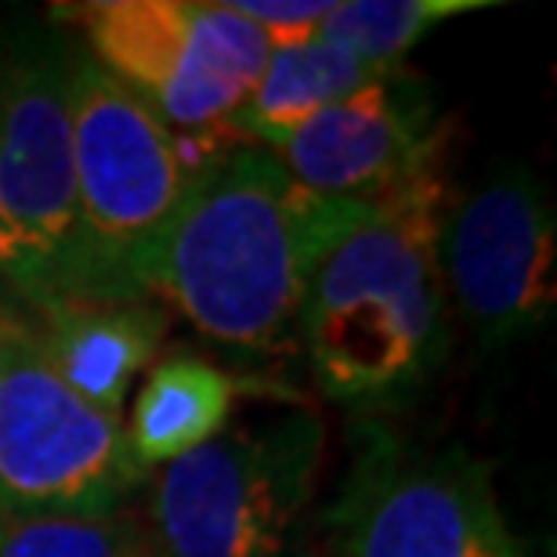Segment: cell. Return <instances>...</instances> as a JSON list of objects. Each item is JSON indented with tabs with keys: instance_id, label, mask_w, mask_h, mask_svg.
Listing matches in <instances>:
<instances>
[{
	"instance_id": "1",
	"label": "cell",
	"mask_w": 557,
	"mask_h": 557,
	"mask_svg": "<svg viewBox=\"0 0 557 557\" xmlns=\"http://www.w3.org/2000/svg\"><path fill=\"white\" fill-rule=\"evenodd\" d=\"M445 160L376 203H337L300 289L294 337L319 392L359 417L417 398L445 359L438 264Z\"/></svg>"
},
{
	"instance_id": "2",
	"label": "cell",
	"mask_w": 557,
	"mask_h": 557,
	"mask_svg": "<svg viewBox=\"0 0 557 557\" xmlns=\"http://www.w3.org/2000/svg\"><path fill=\"white\" fill-rule=\"evenodd\" d=\"M337 199H319L269 149L236 141L193 177L156 250L149 294L236 351L294 341L305 275Z\"/></svg>"
},
{
	"instance_id": "3",
	"label": "cell",
	"mask_w": 557,
	"mask_h": 557,
	"mask_svg": "<svg viewBox=\"0 0 557 557\" xmlns=\"http://www.w3.org/2000/svg\"><path fill=\"white\" fill-rule=\"evenodd\" d=\"M73 163L81 243L65 305L152 300L166 225L203 166L236 135H177L87 51H73Z\"/></svg>"
},
{
	"instance_id": "4",
	"label": "cell",
	"mask_w": 557,
	"mask_h": 557,
	"mask_svg": "<svg viewBox=\"0 0 557 557\" xmlns=\"http://www.w3.org/2000/svg\"><path fill=\"white\" fill-rule=\"evenodd\" d=\"M326 428L315 413H278L214 434L163 463L149 532L160 557H289L315 496Z\"/></svg>"
},
{
	"instance_id": "5",
	"label": "cell",
	"mask_w": 557,
	"mask_h": 557,
	"mask_svg": "<svg viewBox=\"0 0 557 557\" xmlns=\"http://www.w3.org/2000/svg\"><path fill=\"white\" fill-rule=\"evenodd\" d=\"M145 478L124 423L65 387L37 333L0 319V518L116 515Z\"/></svg>"
},
{
	"instance_id": "6",
	"label": "cell",
	"mask_w": 557,
	"mask_h": 557,
	"mask_svg": "<svg viewBox=\"0 0 557 557\" xmlns=\"http://www.w3.org/2000/svg\"><path fill=\"white\" fill-rule=\"evenodd\" d=\"M73 11L84 51L177 135H232L272 51L225 0H95Z\"/></svg>"
},
{
	"instance_id": "7",
	"label": "cell",
	"mask_w": 557,
	"mask_h": 557,
	"mask_svg": "<svg viewBox=\"0 0 557 557\" xmlns=\"http://www.w3.org/2000/svg\"><path fill=\"white\" fill-rule=\"evenodd\" d=\"M330 525L337 557H529L482 456L409 445L384 428L366 431Z\"/></svg>"
},
{
	"instance_id": "8",
	"label": "cell",
	"mask_w": 557,
	"mask_h": 557,
	"mask_svg": "<svg viewBox=\"0 0 557 557\" xmlns=\"http://www.w3.org/2000/svg\"><path fill=\"white\" fill-rule=\"evenodd\" d=\"M70 65L73 51L33 37L0 59V210L29 261L40 315L65 305L81 243Z\"/></svg>"
},
{
	"instance_id": "9",
	"label": "cell",
	"mask_w": 557,
	"mask_h": 557,
	"mask_svg": "<svg viewBox=\"0 0 557 557\" xmlns=\"http://www.w3.org/2000/svg\"><path fill=\"white\" fill-rule=\"evenodd\" d=\"M557 221L547 185L525 163H499L449 199L438 232L445 297L482 348H507L554 311Z\"/></svg>"
},
{
	"instance_id": "10",
	"label": "cell",
	"mask_w": 557,
	"mask_h": 557,
	"mask_svg": "<svg viewBox=\"0 0 557 557\" xmlns=\"http://www.w3.org/2000/svg\"><path fill=\"white\" fill-rule=\"evenodd\" d=\"M300 188L337 203H376L445 160L428 84L409 70L376 76L269 149Z\"/></svg>"
},
{
	"instance_id": "11",
	"label": "cell",
	"mask_w": 557,
	"mask_h": 557,
	"mask_svg": "<svg viewBox=\"0 0 557 557\" xmlns=\"http://www.w3.org/2000/svg\"><path fill=\"white\" fill-rule=\"evenodd\" d=\"M37 333L51 370L84 403L120 420L131 381L152 362L166 315L152 300L138 305H59L44 311Z\"/></svg>"
},
{
	"instance_id": "12",
	"label": "cell",
	"mask_w": 557,
	"mask_h": 557,
	"mask_svg": "<svg viewBox=\"0 0 557 557\" xmlns=\"http://www.w3.org/2000/svg\"><path fill=\"white\" fill-rule=\"evenodd\" d=\"M376 76L384 73L370 70L348 48L322 37L294 44V48H272L258 84L250 87L247 102L232 116V135L261 145V149H275L311 116L344 102Z\"/></svg>"
},
{
	"instance_id": "13",
	"label": "cell",
	"mask_w": 557,
	"mask_h": 557,
	"mask_svg": "<svg viewBox=\"0 0 557 557\" xmlns=\"http://www.w3.org/2000/svg\"><path fill=\"white\" fill-rule=\"evenodd\" d=\"M236 384L214 362L171 355L141 384L127 423V442L141 467H163L225 431Z\"/></svg>"
},
{
	"instance_id": "14",
	"label": "cell",
	"mask_w": 557,
	"mask_h": 557,
	"mask_svg": "<svg viewBox=\"0 0 557 557\" xmlns=\"http://www.w3.org/2000/svg\"><path fill=\"white\" fill-rule=\"evenodd\" d=\"M482 8L496 4L493 0H337L319 37L348 48L376 73H392L431 29Z\"/></svg>"
},
{
	"instance_id": "15",
	"label": "cell",
	"mask_w": 557,
	"mask_h": 557,
	"mask_svg": "<svg viewBox=\"0 0 557 557\" xmlns=\"http://www.w3.org/2000/svg\"><path fill=\"white\" fill-rule=\"evenodd\" d=\"M0 557H160V550L145 521L116 510L0 518Z\"/></svg>"
},
{
	"instance_id": "16",
	"label": "cell",
	"mask_w": 557,
	"mask_h": 557,
	"mask_svg": "<svg viewBox=\"0 0 557 557\" xmlns=\"http://www.w3.org/2000/svg\"><path fill=\"white\" fill-rule=\"evenodd\" d=\"M228 4L264 33L269 48H294L319 37L337 0H228Z\"/></svg>"
},
{
	"instance_id": "17",
	"label": "cell",
	"mask_w": 557,
	"mask_h": 557,
	"mask_svg": "<svg viewBox=\"0 0 557 557\" xmlns=\"http://www.w3.org/2000/svg\"><path fill=\"white\" fill-rule=\"evenodd\" d=\"M0 278H8V283L18 289L22 300H26L29 308H37V283H33L26 253H22L15 236H11L4 210H0Z\"/></svg>"
}]
</instances>
